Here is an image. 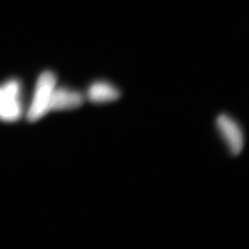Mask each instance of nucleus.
I'll list each match as a JSON object with an SVG mask.
<instances>
[{
	"mask_svg": "<svg viewBox=\"0 0 249 249\" xmlns=\"http://www.w3.org/2000/svg\"><path fill=\"white\" fill-rule=\"evenodd\" d=\"M56 84V76L51 71H45L38 78L33 101L27 113L29 122H36L50 111V99Z\"/></svg>",
	"mask_w": 249,
	"mask_h": 249,
	"instance_id": "1",
	"label": "nucleus"
},
{
	"mask_svg": "<svg viewBox=\"0 0 249 249\" xmlns=\"http://www.w3.org/2000/svg\"><path fill=\"white\" fill-rule=\"evenodd\" d=\"M21 84L12 79L0 86V120L14 122L22 115Z\"/></svg>",
	"mask_w": 249,
	"mask_h": 249,
	"instance_id": "2",
	"label": "nucleus"
},
{
	"mask_svg": "<svg viewBox=\"0 0 249 249\" xmlns=\"http://www.w3.org/2000/svg\"><path fill=\"white\" fill-rule=\"evenodd\" d=\"M85 96L82 93L68 88H55L50 99V111H66L83 105Z\"/></svg>",
	"mask_w": 249,
	"mask_h": 249,
	"instance_id": "4",
	"label": "nucleus"
},
{
	"mask_svg": "<svg viewBox=\"0 0 249 249\" xmlns=\"http://www.w3.org/2000/svg\"><path fill=\"white\" fill-rule=\"evenodd\" d=\"M87 96L88 100L93 104H107L120 99L121 92L114 85L99 81L89 86Z\"/></svg>",
	"mask_w": 249,
	"mask_h": 249,
	"instance_id": "5",
	"label": "nucleus"
},
{
	"mask_svg": "<svg viewBox=\"0 0 249 249\" xmlns=\"http://www.w3.org/2000/svg\"><path fill=\"white\" fill-rule=\"evenodd\" d=\"M216 126L230 153L239 155L245 146V136L240 124L229 115L222 114L217 118Z\"/></svg>",
	"mask_w": 249,
	"mask_h": 249,
	"instance_id": "3",
	"label": "nucleus"
}]
</instances>
